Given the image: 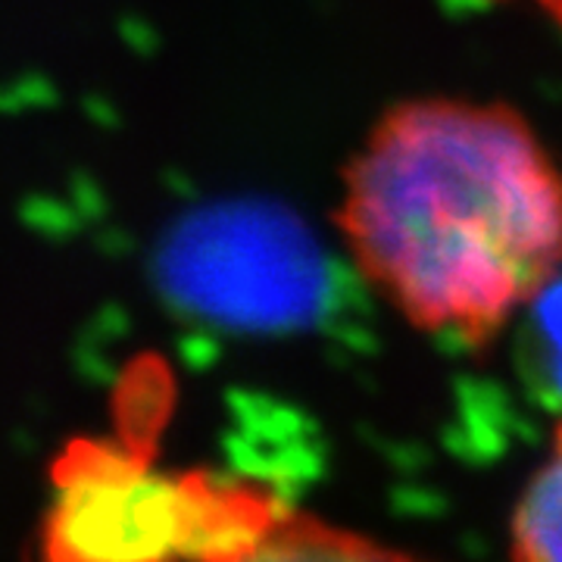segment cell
<instances>
[{
    "label": "cell",
    "mask_w": 562,
    "mask_h": 562,
    "mask_svg": "<svg viewBox=\"0 0 562 562\" xmlns=\"http://www.w3.org/2000/svg\"><path fill=\"white\" fill-rule=\"evenodd\" d=\"M50 560H262L382 557L284 509L266 487L216 472H166L135 438L72 441L54 465L44 519Z\"/></svg>",
    "instance_id": "7a4b0ae2"
},
{
    "label": "cell",
    "mask_w": 562,
    "mask_h": 562,
    "mask_svg": "<svg viewBox=\"0 0 562 562\" xmlns=\"http://www.w3.org/2000/svg\"><path fill=\"white\" fill-rule=\"evenodd\" d=\"M519 3L535 7L538 13H543V16H547V20L553 22V25L562 32V0H519Z\"/></svg>",
    "instance_id": "5b68a950"
},
{
    "label": "cell",
    "mask_w": 562,
    "mask_h": 562,
    "mask_svg": "<svg viewBox=\"0 0 562 562\" xmlns=\"http://www.w3.org/2000/svg\"><path fill=\"white\" fill-rule=\"evenodd\" d=\"M341 184L360 276L425 335L482 347L562 266V169L509 103H397Z\"/></svg>",
    "instance_id": "6da1fadb"
},
{
    "label": "cell",
    "mask_w": 562,
    "mask_h": 562,
    "mask_svg": "<svg viewBox=\"0 0 562 562\" xmlns=\"http://www.w3.org/2000/svg\"><path fill=\"white\" fill-rule=\"evenodd\" d=\"M513 560L562 562V419L547 457L513 509Z\"/></svg>",
    "instance_id": "277c9868"
},
{
    "label": "cell",
    "mask_w": 562,
    "mask_h": 562,
    "mask_svg": "<svg viewBox=\"0 0 562 562\" xmlns=\"http://www.w3.org/2000/svg\"><path fill=\"white\" fill-rule=\"evenodd\" d=\"M516 372L531 401L562 419V266L519 313Z\"/></svg>",
    "instance_id": "3957f363"
}]
</instances>
